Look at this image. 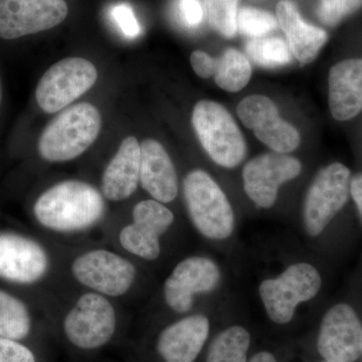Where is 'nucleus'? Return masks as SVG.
<instances>
[{
  "instance_id": "obj_33",
  "label": "nucleus",
  "mask_w": 362,
  "mask_h": 362,
  "mask_svg": "<svg viewBox=\"0 0 362 362\" xmlns=\"http://www.w3.org/2000/svg\"><path fill=\"white\" fill-rule=\"evenodd\" d=\"M350 194L354 199L362 221V173H357L350 180Z\"/></svg>"
},
{
  "instance_id": "obj_4",
  "label": "nucleus",
  "mask_w": 362,
  "mask_h": 362,
  "mask_svg": "<svg viewBox=\"0 0 362 362\" xmlns=\"http://www.w3.org/2000/svg\"><path fill=\"white\" fill-rule=\"evenodd\" d=\"M192 125L199 142L216 164L233 168L244 160L246 142L230 112L216 102H199L194 106Z\"/></svg>"
},
{
  "instance_id": "obj_8",
  "label": "nucleus",
  "mask_w": 362,
  "mask_h": 362,
  "mask_svg": "<svg viewBox=\"0 0 362 362\" xmlns=\"http://www.w3.org/2000/svg\"><path fill=\"white\" fill-rule=\"evenodd\" d=\"M97 78V69L88 59H62L40 78L35 90L37 104L47 113L61 111L89 90Z\"/></svg>"
},
{
  "instance_id": "obj_36",
  "label": "nucleus",
  "mask_w": 362,
  "mask_h": 362,
  "mask_svg": "<svg viewBox=\"0 0 362 362\" xmlns=\"http://www.w3.org/2000/svg\"><path fill=\"white\" fill-rule=\"evenodd\" d=\"M323 362H327V361H323Z\"/></svg>"
},
{
  "instance_id": "obj_15",
  "label": "nucleus",
  "mask_w": 362,
  "mask_h": 362,
  "mask_svg": "<svg viewBox=\"0 0 362 362\" xmlns=\"http://www.w3.org/2000/svg\"><path fill=\"white\" fill-rule=\"evenodd\" d=\"M301 170V163L295 157L278 152L262 154L245 165V192L257 206L269 209L277 199L280 185L296 178Z\"/></svg>"
},
{
  "instance_id": "obj_3",
  "label": "nucleus",
  "mask_w": 362,
  "mask_h": 362,
  "mask_svg": "<svg viewBox=\"0 0 362 362\" xmlns=\"http://www.w3.org/2000/svg\"><path fill=\"white\" fill-rule=\"evenodd\" d=\"M183 195L190 220L204 237L228 239L235 228L232 206L220 185L206 171H190L183 181Z\"/></svg>"
},
{
  "instance_id": "obj_14",
  "label": "nucleus",
  "mask_w": 362,
  "mask_h": 362,
  "mask_svg": "<svg viewBox=\"0 0 362 362\" xmlns=\"http://www.w3.org/2000/svg\"><path fill=\"white\" fill-rule=\"evenodd\" d=\"M237 113L259 141L274 151L285 154L299 146V132L281 118L277 106L270 98L263 95L247 96L238 105Z\"/></svg>"
},
{
  "instance_id": "obj_26",
  "label": "nucleus",
  "mask_w": 362,
  "mask_h": 362,
  "mask_svg": "<svg viewBox=\"0 0 362 362\" xmlns=\"http://www.w3.org/2000/svg\"><path fill=\"white\" fill-rule=\"evenodd\" d=\"M239 0H204V13L209 23L223 37H233L237 33Z\"/></svg>"
},
{
  "instance_id": "obj_18",
  "label": "nucleus",
  "mask_w": 362,
  "mask_h": 362,
  "mask_svg": "<svg viewBox=\"0 0 362 362\" xmlns=\"http://www.w3.org/2000/svg\"><path fill=\"white\" fill-rule=\"evenodd\" d=\"M139 182L156 201L168 204L178 194V180L173 162L161 143L147 139L140 144Z\"/></svg>"
},
{
  "instance_id": "obj_21",
  "label": "nucleus",
  "mask_w": 362,
  "mask_h": 362,
  "mask_svg": "<svg viewBox=\"0 0 362 362\" xmlns=\"http://www.w3.org/2000/svg\"><path fill=\"white\" fill-rule=\"evenodd\" d=\"M276 18L287 37L293 56L301 65L313 62L327 42V33L304 21L297 6L290 0L279 2Z\"/></svg>"
},
{
  "instance_id": "obj_29",
  "label": "nucleus",
  "mask_w": 362,
  "mask_h": 362,
  "mask_svg": "<svg viewBox=\"0 0 362 362\" xmlns=\"http://www.w3.org/2000/svg\"><path fill=\"white\" fill-rule=\"evenodd\" d=\"M0 362H37L35 354L18 340L0 337Z\"/></svg>"
},
{
  "instance_id": "obj_13",
  "label": "nucleus",
  "mask_w": 362,
  "mask_h": 362,
  "mask_svg": "<svg viewBox=\"0 0 362 362\" xmlns=\"http://www.w3.org/2000/svg\"><path fill=\"white\" fill-rule=\"evenodd\" d=\"M221 280L218 265L204 257H189L176 265L164 283L165 303L176 313L192 310L194 296L216 289Z\"/></svg>"
},
{
  "instance_id": "obj_30",
  "label": "nucleus",
  "mask_w": 362,
  "mask_h": 362,
  "mask_svg": "<svg viewBox=\"0 0 362 362\" xmlns=\"http://www.w3.org/2000/svg\"><path fill=\"white\" fill-rule=\"evenodd\" d=\"M176 14L183 25L188 28H194L202 23L204 9L199 0H177Z\"/></svg>"
},
{
  "instance_id": "obj_17",
  "label": "nucleus",
  "mask_w": 362,
  "mask_h": 362,
  "mask_svg": "<svg viewBox=\"0 0 362 362\" xmlns=\"http://www.w3.org/2000/svg\"><path fill=\"white\" fill-rule=\"evenodd\" d=\"M209 334V320L202 314L190 315L164 328L156 349L164 362H194Z\"/></svg>"
},
{
  "instance_id": "obj_12",
  "label": "nucleus",
  "mask_w": 362,
  "mask_h": 362,
  "mask_svg": "<svg viewBox=\"0 0 362 362\" xmlns=\"http://www.w3.org/2000/svg\"><path fill=\"white\" fill-rule=\"evenodd\" d=\"M317 347L327 362H354L362 356V325L351 306L340 303L326 312Z\"/></svg>"
},
{
  "instance_id": "obj_2",
  "label": "nucleus",
  "mask_w": 362,
  "mask_h": 362,
  "mask_svg": "<svg viewBox=\"0 0 362 362\" xmlns=\"http://www.w3.org/2000/svg\"><path fill=\"white\" fill-rule=\"evenodd\" d=\"M102 117L96 107L80 103L59 113L42 131L40 156L49 162L73 160L96 141Z\"/></svg>"
},
{
  "instance_id": "obj_10",
  "label": "nucleus",
  "mask_w": 362,
  "mask_h": 362,
  "mask_svg": "<svg viewBox=\"0 0 362 362\" xmlns=\"http://www.w3.org/2000/svg\"><path fill=\"white\" fill-rule=\"evenodd\" d=\"M175 221V214L161 202L146 199L132 211V223L124 226L119 242L126 251L146 261H154L161 252L160 238Z\"/></svg>"
},
{
  "instance_id": "obj_25",
  "label": "nucleus",
  "mask_w": 362,
  "mask_h": 362,
  "mask_svg": "<svg viewBox=\"0 0 362 362\" xmlns=\"http://www.w3.org/2000/svg\"><path fill=\"white\" fill-rule=\"evenodd\" d=\"M246 51L252 61L263 68L286 66L292 59L289 45L281 37L252 39L247 42Z\"/></svg>"
},
{
  "instance_id": "obj_5",
  "label": "nucleus",
  "mask_w": 362,
  "mask_h": 362,
  "mask_svg": "<svg viewBox=\"0 0 362 362\" xmlns=\"http://www.w3.org/2000/svg\"><path fill=\"white\" fill-rule=\"evenodd\" d=\"M117 315L106 296L88 292L78 297L64 319V334L76 349L94 351L103 349L113 339Z\"/></svg>"
},
{
  "instance_id": "obj_32",
  "label": "nucleus",
  "mask_w": 362,
  "mask_h": 362,
  "mask_svg": "<svg viewBox=\"0 0 362 362\" xmlns=\"http://www.w3.org/2000/svg\"><path fill=\"white\" fill-rule=\"evenodd\" d=\"M190 63L199 77L207 78L216 74L218 59L213 58L206 52L194 51L190 56Z\"/></svg>"
},
{
  "instance_id": "obj_24",
  "label": "nucleus",
  "mask_w": 362,
  "mask_h": 362,
  "mask_svg": "<svg viewBox=\"0 0 362 362\" xmlns=\"http://www.w3.org/2000/svg\"><path fill=\"white\" fill-rule=\"evenodd\" d=\"M32 330V318L25 304L0 290V337L21 340Z\"/></svg>"
},
{
  "instance_id": "obj_11",
  "label": "nucleus",
  "mask_w": 362,
  "mask_h": 362,
  "mask_svg": "<svg viewBox=\"0 0 362 362\" xmlns=\"http://www.w3.org/2000/svg\"><path fill=\"white\" fill-rule=\"evenodd\" d=\"M68 13L64 0H0V37L16 40L51 30Z\"/></svg>"
},
{
  "instance_id": "obj_28",
  "label": "nucleus",
  "mask_w": 362,
  "mask_h": 362,
  "mask_svg": "<svg viewBox=\"0 0 362 362\" xmlns=\"http://www.w3.org/2000/svg\"><path fill=\"white\" fill-rule=\"evenodd\" d=\"M362 8V0H320L317 16L324 25L335 26Z\"/></svg>"
},
{
  "instance_id": "obj_16",
  "label": "nucleus",
  "mask_w": 362,
  "mask_h": 362,
  "mask_svg": "<svg viewBox=\"0 0 362 362\" xmlns=\"http://www.w3.org/2000/svg\"><path fill=\"white\" fill-rule=\"evenodd\" d=\"M49 269V254L37 240L18 233H0V278L33 284L42 280Z\"/></svg>"
},
{
  "instance_id": "obj_23",
  "label": "nucleus",
  "mask_w": 362,
  "mask_h": 362,
  "mask_svg": "<svg viewBox=\"0 0 362 362\" xmlns=\"http://www.w3.org/2000/svg\"><path fill=\"white\" fill-rule=\"evenodd\" d=\"M251 337L242 326H232L211 343L206 362H247Z\"/></svg>"
},
{
  "instance_id": "obj_7",
  "label": "nucleus",
  "mask_w": 362,
  "mask_h": 362,
  "mask_svg": "<svg viewBox=\"0 0 362 362\" xmlns=\"http://www.w3.org/2000/svg\"><path fill=\"white\" fill-rule=\"evenodd\" d=\"M350 170L339 162L321 169L312 181L304 202L305 230L317 237L345 206L350 194Z\"/></svg>"
},
{
  "instance_id": "obj_27",
  "label": "nucleus",
  "mask_w": 362,
  "mask_h": 362,
  "mask_svg": "<svg viewBox=\"0 0 362 362\" xmlns=\"http://www.w3.org/2000/svg\"><path fill=\"white\" fill-rule=\"evenodd\" d=\"M279 25L277 18L269 11L255 7H243L238 13V30L243 35L252 39L264 37L276 30Z\"/></svg>"
},
{
  "instance_id": "obj_1",
  "label": "nucleus",
  "mask_w": 362,
  "mask_h": 362,
  "mask_svg": "<svg viewBox=\"0 0 362 362\" xmlns=\"http://www.w3.org/2000/svg\"><path fill=\"white\" fill-rule=\"evenodd\" d=\"M103 195L89 183L66 180L52 185L35 202L39 223L57 233H76L96 226L103 218Z\"/></svg>"
},
{
  "instance_id": "obj_19",
  "label": "nucleus",
  "mask_w": 362,
  "mask_h": 362,
  "mask_svg": "<svg viewBox=\"0 0 362 362\" xmlns=\"http://www.w3.org/2000/svg\"><path fill=\"white\" fill-rule=\"evenodd\" d=\"M329 108L338 121L354 118L362 111V59H349L330 69Z\"/></svg>"
},
{
  "instance_id": "obj_31",
  "label": "nucleus",
  "mask_w": 362,
  "mask_h": 362,
  "mask_svg": "<svg viewBox=\"0 0 362 362\" xmlns=\"http://www.w3.org/2000/svg\"><path fill=\"white\" fill-rule=\"evenodd\" d=\"M112 16L126 37H136L141 33V28L135 18L133 9L128 4H118L114 7Z\"/></svg>"
},
{
  "instance_id": "obj_6",
  "label": "nucleus",
  "mask_w": 362,
  "mask_h": 362,
  "mask_svg": "<svg viewBox=\"0 0 362 362\" xmlns=\"http://www.w3.org/2000/svg\"><path fill=\"white\" fill-rule=\"evenodd\" d=\"M321 285L322 280L315 267L299 263L288 267L279 277L262 282L259 293L269 318L286 324L292 320L298 305L318 294Z\"/></svg>"
},
{
  "instance_id": "obj_9",
  "label": "nucleus",
  "mask_w": 362,
  "mask_h": 362,
  "mask_svg": "<svg viewBox=\"0 0 362 362\" xmlns=\"http://www.w3.org/2000/svg\"><path fill=\"white\" fill-rule=\"evenodd\" d=\"M71 270L80 284L106 297H120L129 292L137 276L129 259L104 249L81 255Z\"/></svg>"
},
{
  "instance_id": "obj_35",
  "label": "nucleus",
  "mask_w": 362,
  "mask_h": 362,
  "mask_svg": "<svg viewBox=\"0 0 362 362\" xmlns=\"http://www.w3.org/2000/svg\"><path fill=\"white\" fill-rule=\"evenodd\" d=\"M2 102V82L1 77H0V105H1Z\"/></svg>"
},
{
  "instance_id": "obj_34",
  "label": "nucleus",
  "mask_w": 362,
  "mask_h": 362,
  "mask_svg": "<svg viewBox=\"0 0 362 362\" xmlns=\"http://www.w3.org/2000/svg\"><path fill=\"white\" fill-rule=\"evenodd\" d=\"M250 362H277V361L270 352L262 351L252 356Z\"/></svg>"
},
{
  "instance_id": "obj_22",
  "label": "nucleus",
  "mask_w": 362,
  "mask_h": 362,
  "mask_svg": "<svg viewBox=\"0 0 362 362\" xmlns=\"http://www.w3.org/2000/svg\"><path fill=\"white\" fill-rule=\"evenodd\" d=\"M214 82L226 92L235 93L244 89L252 77V66L242 52L228 49L218 59Z\"/></svg>"
},
{
  "instance_id": "obj_20",
  "label": "nucleus",
  "mask_w": 362,
  "mask_h": 362,
  "mask_svg": "<svg viewBox=\"0 0 362 362\" xmlns=\"http://www.w3.org/2000/svg\"><path fill=\"white\" fill-rule=\"evenodd\" d=\"M141 148L135 137H126L115 156L105 169L102 177V192L105 199L121 202L137 189L140 178Z\"/></svg>"
}]
</instances>
